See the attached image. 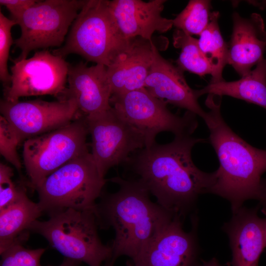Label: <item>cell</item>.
<instances>
[{
	"label": "cell",
	"instance_id": "obj_12",
	"mask_svg": "<svg viewBox=\"0 0 266 266\" xmlns=\"http://www.w3.org/2000/svg\"><path fill=\"white\" fill-rule=\"evenodd\" d=\"M0 111L20 142L64 127L82 116L73 98L55 101L0 100Z\"/></svg>",
	"mask_w": 266,
	"mask_h": 266
},
{
	"label": "cell",
	"instance_id": "obj_22",
	"mask_svg": "<svg viewBox=\"0 0 266 266\" xmlns=\"http://www.w3.org/2000/svg\"><path fill=\"white\" fill-rule=\"evenodd\" d=\"M219 17L218 11L212 12L210 23L198 39L200 50L213 68L210 82L212 83L224 80L222 72L228 60V45L224 41L219 28Z\"/></svg>",
	"mask_w": 266,
	"mask_h": 266
},
{
	"label": "cell",
	"instance_id": "obj_10",
	"mask_svg": "<svg viewBox=\"0 0 266 266\" xmlns=\"http://www.w3.org/2000/svg\"><path fill=\"white\" fill-rule=\"evenodd\" d=\"M85 117L92 138L91 154L103 177L112 167L127 162L132 152L146 146L144 134L113 107Z\"/></svg>",
	"mask_w": 266,
	"mask_h": 266
},
{
	"label": "cell",
	"instance_id": "obj_2",
	"mask_svg": "<svg viewBox=\"0 0 266 266\" xmlns=\"http://www.w3.org/2000/svg\"><path fill=\"white\" fill-rule=\"evenodd\" d=\"M221 98L208 95L205 104L209 110L202 118L219 162L210 193L228 200L233 213L248 200H260L266 150L252 146L228 125L221 112Z\"/></svg>",
	"mask_w": 266,
	"mask_h": 266
},
{
	"label": "cell",
	"instance_id": "obj_29",
	"mask_svg": "<svg viewBox=\"0 0 266 266\" xmlns=\"http://www.w3.org/2000/svg\"><path fill=\"white\" fill-rule=\"evenodd\" d=\"M37 1L36 0H0V3L9 11L10 19L16 22L27 9Z\"/></svg>",
	"mask_w": 266,
	"mask_h": 266
},
{
	"label": "cell",
	"instance_id": "obj_23",
	"mask_svg": "<svg viewBox=\"0 0 266 266\" xmlns=\"http://www.w3.org/2000/svg\"><path fill=\"white\" fill-rule=\"evenodd\" d=\"M173 37L174 47L181 50L176 61L177 66L183 72L188 71L200 76L211 75L212 66L200 50L198 39L177 29Z\"/></svg>",
	"mask_w": 266,
	"mask_h": 266
},
{
	"label": "cell",
	"instance_id": "obj_17",
	"mask_svg": "<svg viewBox=\"0 0 266 266\" xmlns=\"http://www.w3.org/2000/svg\"><path fill=\"white\" fill-rule=\"evenodd\" d=\"M164 0L146 2L141 0L108 1L110 11L117 27L125 39L140 37L149 41L155 32L166 33L173 20L162 16Z\"/></svg>",
	"mask_w": 266,
	"mask_h": 266
},
{
	"label": "cell",
	"instance_id": "obj_19",
	"mask_svg": "<svg viewBox=\"0 0 266 266\" xmlns=\"http://www.w3.org/2000/svg\"><path fill=\"white\" fill-rule=\"evenodd\" d=\"M233 31L228 45V64L241 77L264 58L266 51V30L262 16L253 13L244 18L233 14Z\"/></svg>",
	"mask_w": 266,
	"mask_h": 266
},
{
	"label": "cell",
	"instance_id": "obj_32",
	"mask_svg": "<svg viewBox=\"0 0 266 266\" xmlns=\"http://www.w3.org/2000/svg\"><path fill=\"white\" fill-rule=\"evenodd\" d=\"M248 2L261 9L266 7V0H248Z\"/></svg>",
	"mask_w": 266,
	"mask_h": 266
},
{
	"label": "cell",
	"instance_id": "obj_25",
	"mask_svg": "<svg viewBox=\"0 0 266 266\" xmlns=\"http://www.w3.org/2000/svg\"><path fill=\"white\" fill-rule=\"evenodd\" d=\"M45 251L27 249L22 243L13 244L0 254V266H41L40 260Z\"/></svg>",
	"mask_w": 266,
	"mask_h": 266
},
{
	"label": "cell",
	"instance_id": "obj_34",
	"mask_svg": "<svg viewBox=\"0 0 266 266\" xmlns=\"http://www.w3.org/2000/svg\"><path fill=\"white\" fill-rule=\"evenodd\" d=\"M114 261L111 260L105 262V264L103 266H113Z\"/></svg>",
	"mask_w": 266,
	"mask_h": 266
},
{
	"label": "cell",
	"instance_id": "obj_28",
	"mask_svg": "<svg viewBox=\"0 0 266 266\" xmlns=\"http://www.w3.org/2000/svg\"><path fill=\"white\" fill-rule=\"evenodd\" d=\"M13 169L3 163L0 164V210L18 199L26 189L12 181Z\"/></svg>",
	"mask_w": 266,
	"mask_h": 266
},
{
	"label": "cell",
	"instance_id": "obj_21",
	"mask_svg": "<svg viewBox=\"0 0 266 266\" xmlns=\"http://www.w3.org/2000/svg\"><path fill=\"white\" fill-rule=\"evenodd\" d=\"M198 92L200 97L204 94L228 96L266 109V59L261 60L254 69L239 80L210 83Z\"/></svg>",
	"mask_w": 266,
	"mask_h": 266
},
{
	"label": "cell",
	"instance_id": "obj_30",
	"mask_svg": "<svg viewBox=\"0 0 266 266\" xmlns=\"http://www.w3.org/2000/svg\"><path fill=\"white\" fill-rule=\"evenodd\" d=\"M260 202L266 206V179L262 180L261 195Z\"/></svg>",
	"mask_w": 266,
	"mask_h": 266
},
{
	"label": "cell",
	"instance_id": "obj_7",
	"mask_svg": "<svg viewBox=\"0 0 266 266\" xmlns=\"http://www.w3.org/2000/svg\"><path fill=\"white\" fill-rule=\"evenodd\" d=\"M88 128L85 116L70 124L26 140L23 159L29 186L36 189L58 168L88 151Z\"/></svg>",
	"mask_w": 266,
	"mask_h": 266
},
{
	"label": "cell",
	"instance_id": "obj_8",
	"mask_svg": "<svg viewBox=\"0 0 266 266\" xmlns=\"http://www.w3.org/2000/svg\"><path fill=\"white\" fill-rule=\"evenodd\" d=\"M110 103L123 118L144 135L146 146L156 143L157 135L170 132L175 136H191L197 129V115L187 111L183 116L171 112L166 103L150 94L144 88L112 95Z\"/></svg>",
	"mask_w": 266,
	"mask_h": 266
},
{
	"label": "cell",
	"instance_id": "obj_31",
	"mask_svg": "<svg viewBox=\"0 0 266 266\" xmlns=\"http://www.w3.org/2000/svg\"><path fill=\"white\" fill-rule=\"evenodd\" d=\"M80 263L74 260L65 258L62 263L58 266H79Z\"/></svg>",
	"mask_w": 266,
	"mask_h": 266
},
{
	"label": "cell",
	"instance_id": "obj_11",
	"mask_svg": "<svg viewBox=\"0 0 266 266\" xmlns=\"http://www.w3.org/2000/svg\"><path fill=\"white\" fill-rule=\"evenodd\" d=\"M13 62L11 83L5 87L4 99L14 102L21 97L46 95L65 99L69 65L64 58L44 50Z\"/></svg>",
	"mask_w": 266,
	"mask_h": 266
},
{
	"label": "cell",
	"instance_id": "obj_1",
	"mask_svg": "<svg viewBox=\"0 0 266 266\" xmlns=\"http://www.w3.org/2000/svg\"><path fill=\"white\" fill-rule=\"evenodd\" d=\"M204 142L192 135L175 136L170 143L139 150L126 163L158 203L182 218L200 195L210 193L215 182V171L201 170L192 159L194 146Z\"/></svg>",
	"mask_w": 266,
	"mask_h": 266
},
{
	"label": "cell",
	"instance_id": "obj_9",
	"mask_svg": "<svg viewBox=\"0 0 266 266\" xmlns=\"http://www.w3.org/2000/svg\"><path fill=\"white\" fill-rule=\"evenodd\" d=\"M86 0L38 1L16 21L21 35L14 41L21 50L15 60L27 59L33 50L60 46Z\"/></svg>",
	"mask_w": 266,
	"mask_h": 266
},
{
	"label": "cell",
	"instance_id": "obj_20",
	"mask_svg": "<svg viewBox=\"0 0 266 266\" xmlns=\"http://www.w3.org/2000/svg\"><path fill=\"white\" fill-rule=\"evenodd\" d=\"M43 213L38 203L30 200L26 190L14 202L0 210V253L29 236L32 223Z\"/></svg>",
	"mask_w": 266,
	"mask_h": 266
},
{
	"label": "cell",
	"instance_id": "obj_33",
	"mask_svg": "<svg viewBox=\"0 0 266 266\" xmlns=\"http://www.w3.org/2000/svg\"><path fill=\"white\" fill-rule=\"evenodd\" d=\"M198 266H220L218 260L214 258L208 262L203 261L201 264H199Z\"/></svg>",
	"mask_w": 266,
	"mask_h": 266
},
{
	"label": "cell",
	"instance_id": "obj_5",
	"mask_svg": "<svg viewBox=\"0 0 266 266\" xmlns=\"http://www.w3.org/2000/svg\"><path fill=\"white\" fill-rule=\"evenodd\" d=\"M106 181L87 151L45 179L36 189L38 203L49 215L69 208L95 213L96 200L101 197Z\"/></svg>",
	"mask_w": 266,
	"mask_h": 266
},
{
	"label": "cell",
	"instance_id": "obj_15",
	"mask_svg": "<svg viewBox=\"0 0 266 266\" xmlns=\"http://www.w3.org/2000/svg\"><path fill=\"white\" fill-rule=\"evenodd\" d=\"M144 88L155 98L185 109L202 119L205 114L198 102V90L189 86L183 71L164 59L155 45L153 62Z\"/></svg>",
	"mask_w": 266,
	"mask_h": 266
},
{
	"label": "cell",
	"instance_id": "obj_3",
	"mask_svg": "<svg viewBox=\"0 0 266 266\" xmlns=\"http://www.w3.org/2000/svg\"><path fill=\"white\" fill-rule=\"evenodd\" d=\"M110 180L119 186L115 193L104 195L97 204L95 214L101 229L112 227V260L126 256L135 259L142 249L176 216L157 202L138 180L119 177Z\"/></svg>",
	"mask_w": 266,
	"mask_h": 266
},
{
	"label": "cell",
	"instance_id": "obj_18",
	"mask_svg": "<svg viewBox=\"0 0 266 266\" xmlns=\"http://www.w3.org/2000/svg\"><path fill=\"white\" fill-rule=\"evenodd\" d=\"M257 210L242 206L224 225L232 250L233 266H259L260 256L266 247V220L258 216Z\"/></svg>",
	"mask_w": 266,
	"mask_h": 266
},
{
	"label": "cell",
	"instance_id": "obj_26",
	"mask_svg": "<svg viewBox=\"0 0 266 266\" xmlns=\"http://www.w3.org/2000/svg\"><path fill=\"white\" fill-rule=\"evenodd\" d=\"M17 23L5 17L0 12V79L5 87L8 86L11 80V75L7 67L11 46L14 43L11 36V29Z\"/></svg>",
	"mask_w": 266,
	"mask_h": 266
},
{
	"label": "cell",
	"instance_id": "obj_35",
	"mask_svg": "<svg viewBox=\"0 0 266 266\" xmlns=\"http://www.w3.org/2000/svg\"><path fill=\"white\" fill-rule=\"evenodd\" d=\"M265 240H266V225H265Z\"/></svg>",
	"mask_w": 266,
	"mask_h": 266
},
{
	"label": "cell",
	"instance_id": "obj_27",
	"mask_svg": "<svg viewBox=\"0 0 266 266\" xmlns=\"http://www.w3.org/2000/svg\"><path fill=\"white\" fill-rule=\"evenodd\" d=\"M20 142L17 135L7 120L0 116V153L17 170L20 171L22 164L17 148Z\"/></svg>",
	"mask_w": 266,
	"mask_h": 266
},
{
	"label": "cell",
	"instance_id": "obj_4",
	"mask_svg": "<svg viewBox=\"0 0 266 266\" xmlns=\"http://www.w3.org/2000/svg\"><path fill=\"white\" fill-rule=\"evenodd\" d=\"M49 215L47 221H34L30 231L43 236L65 258L89 266L112 260L111 245H104L99 237L94 211L69 208Z\"/></svg>",
	"mask_w": 266,
	"mask_h": 266
},
{
	"label": "cell",
	"instance_id": "obj_13",
	"mask_svg": "<svg viewBox=\"0 0 266 266\" xmlns=\"http://www.w3.org/2000/svg\"><path fill=\"white\" fill-rule=\"evenodd\" d=\"M192 222L191 230L185 232L182 218L176 216L128 266H198V220Z\"/></svg>",
	"mask_w": 266,
	"mask_h": 266
},
{
	"label": "cell",
	"instance_id": "obj_24",
	"mask_svg": "<svg viewBox=\"0 0 266 266\" xmlns=\"http://www.w3.org/2000/svg\"><path fill=\"white\" fill-rule=\"evenodd\" d=\"M210 0H191L173 19L177 30L192 36L200 35L210 23L212 12Z\"/></svg>",
	"mask_w": 266,
	"mask_h": 266
},
{
	"label": "cell",
	"instance_id": "obj_6",
	"mask_svg": "<svg viewBox=\"0 0 266 266\" xmlns=\"http://www.w3.org/2000/svg\"><path fill=\"white\" fill-rule=\"evenodd\" d=\"M106 0H86L73 22L64 46L53 54L64 58L70 54L106 67L125 42Z\"/></svg>",
	"mask_w": 266,
	"mask_h": 266
},
{
	"label": "cell",
	"instance_id": "obj_14",
	"mask_svg": "<svg viewBox=\"0 0 266 266\" xmlns=\"http://www.w3.org/2000/svg\"><path fill=\"white\" fill-rule=\"evenodd\" d=\"M154 45L152 41L140 37L126 39L106 67L112 96L144 88L153 62Z\"/></svg>",
	"mask_w": 266,
	"mask_h": 266
},
{
	"label": "cell",
	"instance_id": "obj_16",
	"mask_svg": "<svg viewBox=\"0 0 266 266\" xmlns=\"http://www.w3.org/2000/svg\"><path fill=\"white\" fill-rule=\"evenodd\" d=\"M67 81L65 99H74L81 115H95L112 108V92L106 66L96 64L88 66L83 62L69 65Z\"/></svg>",
	"mask_w": 266,
	"mask_h": 266
}]
</instances>
